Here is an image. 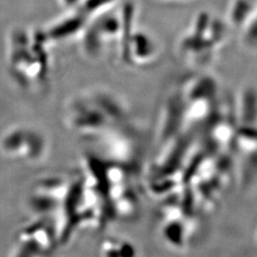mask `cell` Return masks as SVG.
<instances>
[{
  "label": "cell",
  "instance_id": "cell-1",
  "mask_svg": "<svg viewBox=\"0 0 257 257\" xmlns=\"http://www.w3.org/2000/svg\"><path fill=\"white\" fill-rule=\"evenodd\" d=\"M257 0H231L230 20L235 26L245 22L252 11L256 9Z\"/></svg>",
  "mask_w": 257,
  "mask_h": 257
}]
</instances>
